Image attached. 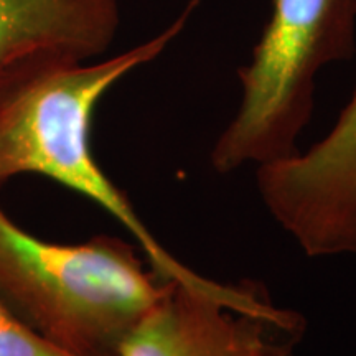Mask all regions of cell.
I'll use <instances>...</instances> for the list:
<instances>
[{
  "label": "cell",
  "mask_w": 356,
  "mask_h": 356,
  "mask_svg": "<svg viewBox=\"0 0 356 356\" xmlns=\"http://www.w3.org/2000/svg\"><path fill=\"white\" fill-rule=\"evenodd\" d=\"M202 2L188 0L167 29L121 55L97 63L35 65L12 74L0 86V185L20 173L51 178L121 222L160 279L239 309L248 300L243 284L231 286L203 277L163 248L96 162L89 140L101 97L134 70L162 55Z\"/></svg>",
  "instance_id": "6da1fadb"
},
{
  "label": "cell",
  "mask_w": 356,
  "mask_h": 356,
  "mask_svg": "<svg viewBox=\"0 0 356 356\" xmlns=\"http://www.w3.org/2000/svg\"><path fill=\"white\" fill-rule=\"evenodd\" d=\"M168 282L114 236L56 244L35 238L0 208V300L70 353L115 356Z\"/></svg>",
  "instance_id": "7a4b0ae2"
},
{
  "label": "cell",
  "mask_w": 356,
  "mask_h": 356,
  "mask_svg": "<svg viewBox=\"0 0 356 356\" xmlns=\"http://www.w3.org/2000/svg\"><path fill=\"white\" fill-rule=\"evenodd\" d=\"M356 0H274L251 61L238 71L241 102L211 150L218 173L257 168L299 152L315 78L353 50Z\"/></svg>",
  "instance_id": "3957f363"
},
{
  "label": "cell",
  "mask_w": 356,
  "mask_h": 356,
  "mask_svg": "<svg viewBox=\"0 0 356 356\" xmlns=\"http://www.w3.org/2000/svg\"><path fill=\"white\" fill-rule=\"evenodd\" d=\"M299 315L277 320L248 314L213 296L168 282L115 356H293Z\"/></svg>",
  "instance_id": "277c9868"
},
{
  "label": "cell",
  "mask_w": 356,
  "mask_h": 356,
  "mask_svg": "<svg viewBox=\"0 0 356 356\" xmlns=\"http://www.w3.org/2000/svg\"><path fill=\"white\" fill-rule=\"evenodd\" d=\"M119 25V0H0V86L30 66L102 55Z\"/></svg>",
  "instance_id": "5b68a950"
},
{
  "label": "cell",
  "mask_w": 356,
  "mask_h": 356,
  "mask_svg": "<svg viewBox=\"0 0 356 356\" xmlns=\"http://www.w3.org/2000/svg\"><path fill=\"white\" fill-rule=\"evenodd\" d=\"M0 356H78L35 332L0 300Z\"/></svg>",
  "instance_id": "8992f818"
}]
</instances>
